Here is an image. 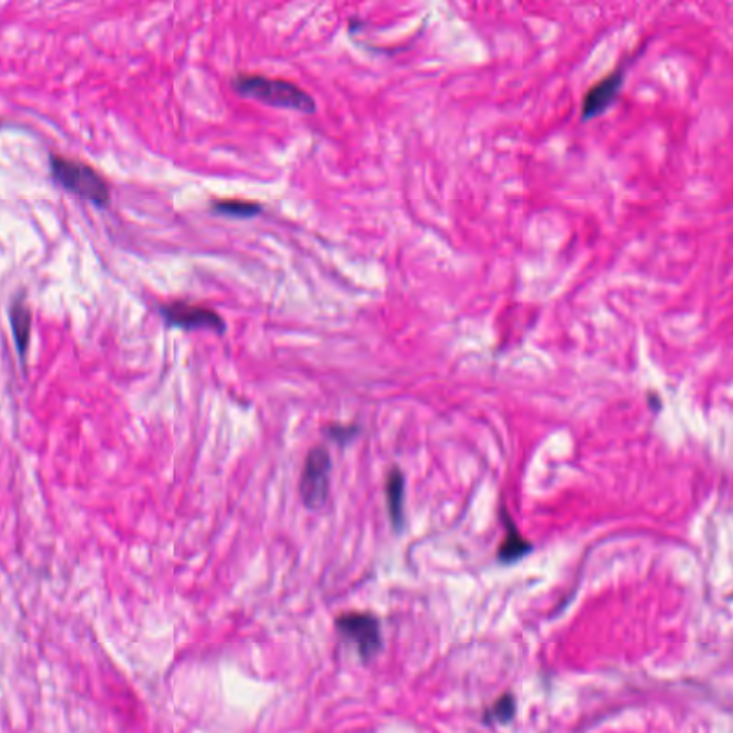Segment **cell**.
Segmentation results:
<instances>
[{
    "mask_svg": "<svg viewBox=\"0 0 733 733\" xmlns=\"http://www.w3.org/2000/svg\"><path fill=\"white\" fill-rule=\"evenodd\" d=\"M361 26H363V21H361V19L351 18L350 21H348V29H350V32L358 31Z\"/></svg>",
    "mask_w": 733,
    "mask_h": 733,
    "instance_id": "13",
    "label": "cell"
},
{
    "mask_svg": "<svg viewBox=\"0 0 733 733\" xmlns=\"http://www.w3.org/2000/svg\"><path fill=\"white\" fill-rule=\"evenodd\" d=\"M231 86L238 95L255 99L274 108L291 109L304 114H314L317 111L313 96L288 79L238 72L232 76Z\"/></svg>",
    "mask_w": 733,
    "mask_h": 733,
    "instance_id": "1",
    "label": "cell"
},
{
    "mask_svg": "<svg viewBox=\"0 0 733 733\" xmlns=\"http://www.w3.org/2000/svg\"><path fill=\"white\" fill-rule=\"evenodd\" d=\"M51 171L53 178L72 194L94 202L99 207H105L111 201L108 181L88 162L61 154H51Z\"/></svg>",
    "mask_w": 733,
    "mask_h": 733,
    "instance_id": "2",
    "label": "cell"
},
{
    "mask_svg": "<svg viewBox=\"0 0 733 733\" xmlns=\"http://www.w3.org/2000/svg\"><path fill=\"white\" fill-rule=\"evenodd\" d=\"M324 433L327 434L328 439L333 441V443L338 444V446L344 447L348 446L351 441L357 439L358 434L361 433V427L358 426V424L356 423H331L328 424L327 427H325Z\"/></svg>",
    "mask_w": 733,
    "mask_h": 733,
    "instance_id": "11",
    "label": "cell"
},
{
    "mask_svg": "<svg viewBox=\"0 0 733 733\" xmlns=\"http://www.w3.org/2000/svg\"><path fill=\"white\" fill-rule=\"evenodd\" d=\"M514 711H516V702L513 696L507 693L486 713V721H499L500 723L512 721Z\"/></svg>",
    "mask_w": 733,
    "mask_h": 733,
    "instance_id": "12",
    "label": "cell"
},
{
    "mask_svg": "<svg viewBox=\"0 0 733 733\" xmlns=\"http://www.w3.org/2000/svg\"><path fill=\"white\" fill-rule=\"evenodd\" d=\"M9 320H11L16 353H18L22 366L26 367L32 337V310L26 303L25 295L21 294L12 301Z\"/></svg>",
    "mask_w": 733,
    "mask_h": 733,
    "instance_id": "7",
    "label": "cell"
},
{
    "mask_svg": "<svg viewBox=\"0 0 733 733\" xmlns=\"http://www.w3.org/2000/svg\"><path fill=\"white\" fill-rule=\"evenodd\" d=\"M625 76L626 65L623 63L587 89L580 111L583 121L599 118L615 104L625 84Z\"/></svg>",
    "mask_w": 733,
    "mask_h": 733,
    "instance_id": "6",
    "label": "cell"
},
{
    "mask_svg": "<svg viewBox=\"0 0 733 733\" xmlns=\"http://www.w3.org/2000/svg\"><path fill=\"white\" fill-rule=\"evenodd\" d=\"M333 460L324 446H314L305 456L300 479V496L308 510H318L327 503L330 493Z\"/></svg>",
    "mask_w": 733,
    "mask_h": 733,
    "instance_id": "3",
    "label": "cell"
},
{
    "mask_svg": "<svg viewBox=\"0 0 733 733\" xmlns=\"http://www.w3.org/2000/svg\"><path fill=\"white\" fill-rule=\"evenodd\" d=\"M503 524L506 529V537L499 547V560L502 563H513L520 557L527 555L532 550L529 540L524 539L517 530L516 524L513 523L512 517L503 510Z\"/></svg>",
    "mask_w": 733,
    "mask_h": 733,
    "instance_id": "9",
    "label": "cell"
},
{
    "mask_svg": "<svg viewBox=\"0 0 733 733\" xmlns=\"http://www.w3.org/2000/svg\"><path fill=\"white\" fill-rule=\"evenodd\" d=\"M384 493H386L387 513L390 517L391 526L396 532H401L404 527V494H406V477L403 472L394 466L387 473L386 484H384Z\"/></svg>",
    "mask_w": 733,
    "mask_h": 733,
    "instance_id": "8",
    "label": "cell"
},
{
    "mask_svg": "<svg viewBox=\"0 0 733 733\" xmlns=\"http://www.w3.org/2000/svg\"><path fill=\"white\" fill-rule=\"evenodd\" d=\"M211 210L217 212V214L225 215V217L248 220V218L260 215L264 207L258 202L248 201V199L222 198L214 199L211 202Z\"/></svg>",
    "mask_w": 733,
    "mask_h": 733,
    "instance_id": "10",
    "label": "cell"
},
{
    "mask_svg": "<svg viewBox=\"0 0 733 733\" xmlns=\"http://www.w3.org/2000/svg\"><path fill=\"white\" fill-rule=\"evenodd\" d=\"M159 314L165 324L184 331L208 330L222 336L227 331V323L214 308L188 303L184 300L169 301L159 305Z\"/></svg>",
    "mask_w": 733,
    "mask_h": 733,
    "instance_id": "4",
    "label": "cell"
},
{
    "mask_svg": "<svg viewBox=\"0 0 733 733\" xmlns=\"http://www.w3.org/2000/svg\"><path fill=\"white\" fill-rule=\"evenodd\" d=\"M336 626L341 635L357 646L361 658L370 659L381 649L380 622L373 613H341L337 616Z\"/></svg>",
    "mask_w": 733,
    "mask_h": 733,
    "instance_id": "5",
    "label": "cell"
}]
</instances>
